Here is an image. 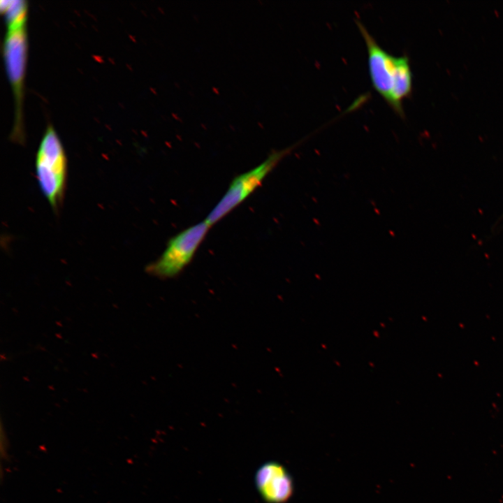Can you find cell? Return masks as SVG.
Wrapping results in <instances>:
<instances>
[{
	"label": "cell",
	"instance_id": "obj_1",
	"mask_svg": "<svg viewBox=\"0 0 503 503\" xmlns=\"http://www.w3.org/2000/svg\"><path fill=\"white\" fill-rule=\"evenodd\" d=\"M356 22L366 44L372 87L397 115L404 117L403 101L412 91L413 76L409 58L388 53L360 20Z\"/></svg>",
	"mask_w": 503,
	"mask_h": 503
},
{
	"label": "cell",
	"instance_id": "obj_2",
	"mask_svg": "<svg viewBox=\"0 0 503 503\" xmlns=\"http://www.w3.org/2000/svg\"><path fill=\"white\" fill-rule=\"evenodd\" d=\"M36 174L43 194L53 209L62 201L67 177V159L62 143L52 124L42 136L36 156Z\"/></svg>",
	"mask_w": 503,
	"mask_h": 503
},
{
	"label": "cell",
	"instance_id": "obj_3",
	"mask_svg": "<svg viewBox=\"0 0 503 503\" xmlns=\"http://www.w3.org/2000/svg\"><path fill=\"white\" fill-rule=\"evenodd\" d=\"M2 53L15 103V115L11 136L13 139L21 141L24 135L23 101L28 53L27 25L7 29L3 41Z\"/></svg>",
	"mask_w": 503,
	"mask_h": 503
},
{
	"label": "cell",
	"instance_id": "obj_4",
	"mask_svg": "<svg viewBox=\"0 0 503 503\" xmlns=\"http://www.w3.org/2000/svg\"><path fill=\"white\" fill-rule=\"evenodd\" d=\"M210 227L204 220L172 237L161 255L146 267V272L160 279L177 276L190 263Z\"/></svg>",
	"mask_w": 503,
	"mask_h": 503
},
{
	"label": "cell",
	"instance_id": "obj_5",
	"mask_svg": "<svg viewBox=\"0 0 503 503\" xmlns=\"http://www.w3.org/2000/svg\"><path fill=\"white\" fill-rule=\"evenodd\" d=\"M300 144L272 151L256 167L236 176L231 182L225 194L209 213L205 221L212 226L230 213L247 198L262 183L263 180Z\"/></svg>",
	"mask_w": 503,
	"mask_h": 503
},
{
	"label": "cell",
	"instance_id": "obj_6",
	"mask_svg": "<svg viewBox=\"0 0 503 503\" xmlns=\"http://www.w3.org/2000/svg\"><path fill=\"white\" fill-rule=\"evenodd\" d=\"M255 483L268 503H286L294 492L292 476L283 465L275 461L265 462L256 470Z\"/></svg>",
	"mask_w": 503,
	"mask_h": 503
},
{
	"label": "cell",
	"instance_id": "obj_7",
	"mask_svg": "<svg viewBox=\"0 0 503 503\" xmlns=\"http://www.w3.org/2000/svg\"><path fill=\"white\" fill-rule=\"evenodd\" d=\"M0 10L3 13L7 29L27 25L28 3L25 0H1Z\"/></svg>",
	"mask_w": 503,
	"mask_h": 503
}]
</instances>
